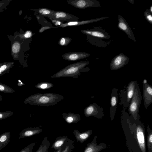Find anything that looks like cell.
I'll list each match as a JSON object with an SVG mask.
<instances>
[{
	"mask_svg": "<svg viewBox=\"0 0 152 152\" xmlns=\"http://www.w3.org/2000/svg\"><path fill=\"white\" fill-rule=\"evenodd\" d=\"M88 61H81L69 65L60 70L51 76V78H58L64 77H70L73 78H77L81 75V72H87L90 69L85 68L89 64Z\"/></svg>",
	"mask_w": 152,
	"mask_h": 152,
	"instance_id": "6da1fadb",
	"label": "cell"
},
{
	"mask_svg": "<svg viewBox=\"0 0 152 152\" xmlns=\"http://www.w3.org/2000/svg\"><path fill=\"white\" fill-rule=\"evenodd\" d=\"M64 96L53 93L36 94L32 96V103L38 106H50L54 105L64 99Z\"/></svg>",
	"mask_w": 152,
	"mask_h": 152,
	"instance_id": "7a4b0ae2",
	"label": "cell"
},
{
	"mask_svg": "<svg viewBox=\"0 0 152 152\" xmlns=\"http://www.w3.org/2000/svg\"><path fill=\"white\" fill-rule=\"evenodd\" d=\"M138 85L137 81H131L125 88L120 91L119 95L120 100L119 105L122 106L125 109L129 107L134 89Z\"/></svg>",
	"mask_w": 152,
	"mask_h": 152,
	"instance_id": "3957f363",
	"label": "cell"
},
{
	"mask_svg": "<svg viewBox=\"0 0 152 152\" xmlns=\"http://www.w3.org/2000/svg\"><path fill=\"white\" fill-rule=\"evenodd\" d=\"M142 99V96L138 85L134 89L133 96L128 107L129 116L135 120L139 118V110Z\"/></svg>",
	"mask_w": 152,
	"mask_h": 152,
	"instance_id": "277c9868",
	"label": "cell"
},
{
	"mask_svg": "<svg viewBox=\"0 0 152 152\" xmlns=\"http://www.w3.org/2000/svg\"><path fill=\"white\" fill-rule=\"evenodd\" d=\"M129 119L136 132L138 143L142 152H146L144 125L140 120L139 118L135 120L129 116Z\"/></svg>",
	"mask_w": 152,
	"mask_h": 152,
	"instance_id": "5b68a950",
	"label": "cell"
},
{
	"mask_svg": "<svg viewBox=\"0 0 152 152\" xmlns=\"http://www.w3.org/2000/svg\"><path fill=\"white\" fill-rule=\"evenodd\" d=\"M84 113L87 117L92 116L98 119H101L104 116L103 109L96 103L91 104L86 107Z\"/></svg>",
	"mask_w": 152,
	"mask_h": 152,
	"instance_id": "8992f818",
	"label": "cell"
},
{
	"mask_svg": "<svg viewBox=\"0 0 152 152\" xmlns=\"http://www.w3.org/2000/svg\"><path fill=\"white\" fill-rule=\"evenodd\" d=\"M129 58L123 53H121L114 57L111 60L110 64L111 70L120 69L127 64Z\"/></svg>",
	"mask_w": 152,
	"mask_h": 152,
	"instance_id": "52a82bcc",
	"label": "cell"
},
{
	"mask_svg": "<svg viewBox=\"0 0 152 152\" xmlns=\"http://www.w3.org/2000/svg\"><path fill=\"white\" fill-rule=\"evenodd\" d=\"M69 1L68 3L80 9L98 7L101 6L100 2L97 0H78Z\"/></svg>",
	"mask_w": 152,
	"mask_h": 152,
	"instance_id": "ba28073f",
	"label": "cell"
},
{
	"mask_svg": "<svg viewBox=\"0 0 152 152\" xmlns=\"http://www.w3.org/2000/svg\"><path fill=\"white\" fill-rule=\"evenodd\" d=\"M118 27L119 29L124 32L129 38L136 42V39L131 28L124 18L119 15Z\"/></svg>",
	"mask_w": 152,
	"mask_h": 152,
	"instance_id": "9c48e42d",
	"label": "cell"
},
{
	"mask_svg": "<svg viewBox=\"0 0 152 152\" xmlns=\"http://www.w3.org/2000/svg\"><path fill=\"white\" fill-rule=\"evenodd\" d=\"M81 31L84 34L88 36L100 39L110 38V35L105 31L101 28H95L92 29L82 30Z\"/></svg>",
	"mask_w": 152,
	"mask_h": 152,
	"instance_id": "30bf717a",
	"label": "cell"
},
{
	"mask_svg": "<svg viewBox=\"0 0 152 152\" xmlns=\"http://www.w3.org/2000/svg\"><path fill=\"white\" fill-rule=\"evenodd\" d=\"M118 89L114 88L112 89L110 97V117L111 121L113 120L116 111L118 101Z\"/></svg>",
	"mask_w": 152,
	"mask_h": 152,
	"instance_id": "8fae6325",
	"label": "cell"
},
{
	"mask_svg": "<svg viewBox=\"0 0 152 152\" xmlns=\"http://www.w3.org/2000/svg\"><path fill=\"white\" fill-rule=\"evenodd\" d=\"M143 95L144 105L147 109L152 103V87L148 83L143 84Z\"/></svg>",
	"mask_w": 152,
	"mask_h": 152,
	"instance_id": "7c38bea8",
	"label": "cell"
},
{
	"mask_svg": "<svg viewBox=\"0 0 152 152\" xmlns=\"http://www.w3.org/2000/svg\"><path fill=\"white\" fill-rule=\"evenodd\" d=\"M90 54L85 52H73L65 53L62 56L63 59L69 61H75L86 58Z\"/></svg>",
	"mask_w": 152,
	"mask_h": 152,
	"instance_id": "4fadbf2b",
	"label": "cell"
},
{
	"mask_svg": "<svg viewBox=\"0 0 152 152\" xmlns=\"http://www.w3.org/2000/svg\"><path fill=\"white\" fill-rule=\"evenodd\" d=\"M42 132L39 127H30L23 130L19 134V139L28 137L38 134Z\"/></svg>",
	"mask_w": 152,
	"mask_h": 152,
	"instance_id": "5bb4252c",
	"label": "cell"
},
{
	"mask_svg": "<svg viewBox=\"0 0 152 152\" xmlns=\"http://www.w3.org/2000/svg\"><path fill=\"white\" fill-rule=\"evenodd\" d=\"M96 138V136H94L93 140L87 145L83 152H99L106 148V145L103 143L97 145Z\"/></svg>",
	"mask_w": 152,
	"mask_h": 152,
	"instance_id": "9a60e30c",
	"label": "cell"
},
{
	"mask_svg": "<svg viewBox=\"0 0 152 152\" xmlns=\"http://www.w3.org/2000/svg\"><path fill=\"white\" fill-rule=\"evenodd\" d=\"M109 18V17L106 16L100 17L88 20H84L81 21H70L67 23L62 24L58 27H64L68 26H79L87 24L90 23L95 22L99 21L101 20Z\"/></svg>",
	"mask_w": 152,
	"mask_h": 152,
	"instance_id": "2e32d148",
	"label": "cell"
},
{
	"mask_svg": "<svg viewBox=\"0 0 152 152\" xmlns=\"http://www.w3.org/2000/svg\"><path fill=\"white\" fill-rule=\"evenodd\" d=\"M73 133L76 138L77 142L82 143L89 137L92 134V130H89L80 133L78 130H74Z\"/></svg>",
	"mask_w": 152,
	"mask_h": 152,
	"instance_id": "e0dca14e",
	"label": "cell"
},
{
	"mask_svg": "<svg viewBox=\"0 0 152 152\" xmlns=\"http://www.w3.org/2000/svg\"><path fill=\"white\" fill-rule=\"evenodd\" d=\"M51 18L58 20H67L71 19L77 20L78 18L71 14L60 11H54Z\"/></svg>",
	"mask_w": 152,
	"mask_h": 152,
	"instance_id": "ac0fdd59",
	"label": "cell"
},
{
	"mask_svg": "<svg viewBox=\"0 0 152 152\" xmlns=\"http://www.w3.org/2000/svg\"><path fill=\"white\" fill-rule=\"evenodd\" d=\"M62 115L65 120L69 124L77 123L81 119L80 115L72 113H63Z\"/></svg>",
	"mask_w": 152,
	"mask_h": 152,
	"instance_id": "d6986e66",
	"label": "cell"
},
{
	"mask_svg": "<svg viewBox=\"0 0 152 152\" xmlns=\"http://www.w3.org/2000/svg\"><path fill=\"white\" fill-rule=\"evenodd\" d=\"M67 136L59 137H57L52 144L51 148L55 151L61 148L68 138Z\"/></svg>",
	"mask_w": 152,
	"mask_h": 152,
	"instance_id": "ffe728a7",
	"label": "cell"
},
{
	"mask_svg": "<svg viewBox=\"0 0 152 152\" xmlns=\"http://www.w3.org/2000/svg\"><path fill=\"white\" fill-rule=\"evenodd\" d=\"M11 137L10 132H7L0 135V151L7 145L10 142Z\"/></svg>",
	"mask_w": 152,
	"mask_h": 152,
	"instance_id": "44dd1931",
	"label": "cell"
},
{
	"mask_svg": "<svg viewBox=\"0 0 152 152\" xmlns=\"http://www.w3.org/2000/svg\"><path fill=\"white\" fill-rule=\"evenodd\" d=\"M74 142V141L68 138L61 147V152H72L73 150L75 148Z\"/></svg>",
	"mask_w": 152,
	"mask_h": 152,
	"instance_id": "7402d4cb",
	"label": "cell"
},
{
	"mask_svg": "<svg viewBox=\"0 0 152 152\" xmlns=\"http://www.w3.org/2000/svg\"><path fill=\"white\" fill-rule=\"evenodd\" d=\"M21 49V44L18 41H15L11 46V55L13 57H17L19 56Z\"/></svg>",
	"mask_w": 152,
	"mask_h": 152,
	"instance_id": "603a6c76",
	"label": "cell"
},
{
	"mask_svg": "<svg viewBox=\"0 0 152 152\" xmlns=\"http://www.w3.org/2000/svg\"><path fill=\"white\" fill-rule=\"evenodd\" d=\"M50 142L47 137H45L41 144L35 152H48L50 145Z\"/></svg>",
	"mask_w": 152,
	"mask_h": 152,
	"instance_id": "cb8c5ba5",
	"label": "cell"
},
{
	"mask_svg": "<svg viewBox=\"0 0 152 152\" xmlns=\"http://www.w3.org/2000/svg\"><path fill=\"white\" fill-rule=\"evenodd\" d=\"M148 132L147 144L149 152H152V131L148 125L147 127Z\"/></svg>",
	"mask_w": 152,
	"mask_h": 152,
	"instance_id": "d4e9b609",
	"label": "cell"
},
{
	"mask_svg": "<svg viewBox=\"0 0 152 152\" xmlns=\"http://www.w3.org/2000/svg\"><path fill=\"white\" fill-rule=\"evenodd\" d=\"M53 86V84L52 83L47 82H41L37 84L35 87L39 89H47Z\"/></svg>",
	"mask_w": 152,
	"mask_h": 152,
	"instance_id": "484cf974",
	"label": "cell"
},
{
	"mask_svg": "<svg viewBox=\"0 0 152 152\" xmlns=\"http://www.w3.org/2000/svg\"><path fill=\"white\" fill-rule=\"evenodd\" d=\"M54 12L53 10L44 8L39 9L38 10V12L41 15L51 18Z\"/></svg>",
	"mask_w": 152,
	"mask_h": 152,
	"instance_id": "4316f807",
	"label": "cell"
},
{
	"mask_svg": "<svg viewBox=\"0 0 152 152\" xmlns=\"http://www.w3.org/2000/svg\"><path fill=\"white\" fill-rule=\"evenodd\" d=\"M36 144V142L31 143L24 148L20 150L19 152H32L34 147Z\"/></svg>",
	"mask_w": 152,
	"mask_h": 152,
	"instance_id": "83f0119b",
	"label": "cell"
},
{
	"mask_svg": "<svg viewBox=\"0 0 152 152\" xmlns=\"http://www.w3.org/2000/svg\"><path fill=\"white\" fill-rule=\"evenodd\" d=\"M144 15L147 21L149 23L152 24V14L149 10L147 9L144 12Z\"/></svg>",
	"mask_w": 152,
	"mask_h": 152,
	"instance_id": "f1b7e54d",
	"label": "cell"
},
{
	"mask_svg": "<svg viewBox=\"0 0 152 152\" xmlns=\"http://www.w3.org/2000/svg\"><path fill=\"white\" fill-rule=\"evenodd\" d=\"M69 38L62 37L59 41V43L61 46H65L67 45L71 41Z\"/></svg>",
	"mask_w": 152,
	"mask_h": 152,
	"instance_id": "f546056e",
	"label": "cell"
},
{
	"mask_svg": "<svg viewBox=\"0 0 152 152\" xmlns=\"http://www.w3.org/2000/svg\"><path fill=\"white\" fill-rule=\"evenodd\" d=\"M10 1L11 0H3L0 1V12L6 8Z\"/></svg>",
	"mask_w": 152,
	"mask_h": 152,
	"instance_id": "4dcf8cb0",
	"label": "cell"
},
{
	"mask_svg": "<svg viewBox=\"0 0 152 152\" xmlns=\"http://www.w3.org/2000/svg\"><path fill=\"white\" fill-rule=\"evenodd\" d=\"M32 36V33L29 31H27L24 34H22L21 36H20L23 38H28L31 37Z\"/></svg>",
	"mask_w": 152,
	"mask_h": 152,
	"instance_id": "1f68e13d",
	"label": "cell"
},
{
	"mask_svg": "<svg viewBox=\"0 0 152 152\" xmlns=\"http://www.w3.org/2000/svg\"><path fill=\"white\" fill-rule=\"evenodd\" d=\"M51 28L49 26H44L42 27L41 28H40L39 30V32H42L44 31Z\"/></svg>",
	"mask_w": 152,
	"mask_h": 152,
	"instance_id": "d6a6232c",
	"label": "cell"
},
{
	"mask_svg": "<svg viewBox=\"0 0 152 152\" xmlns=\"http://www.w3.org/2000/svg\"><path fill=\"white\" fill-rule=\"evenodd\" d=\"M7 68V66L5 64L2 65L0 67V72H1L5 70Z\"/></svg>",
	"mask_w": 152,
	"mask_h": 152,
	"instance_id": "836d02e7",
	"label": "cell"
},
{
	"mask_svg": "<svg viewBox=\"0 0 152 152\" xmlns=\"http://www.w3.org/2000/svg\"><path fill=\"white\" fill-rule=\"evenodd\" d=\"M4 89V87L1 85H0V90L3 91Z\"/></svg>",
	"mask_w": 152,
	"mask_h": 152,
	"instance_id": "e575fe53",
	"label": "cell"
},
{
	"mask_svg": "<svg viewBox=\"0 0 152 152\" xmlns=\"http://www.w3.org/2000/svg\"><path fill=\"white\" fill-rule=\"evenodd\" d=\"M61 147L58 150L56 151H53V152H61Z\"/></svg>",
	"mask_w": 152,
	"mask_h": 152,
	"instance_id": "d590c367",
	"label": "cell"
},
{
	"mask_svg": "<svg viewBox=\"0 0 152 152\" xmlns=\"http://www.w3.org/2000/svg\"><path fill=\"white\" fill-rule=\"evenodd\" d=\"M150 11L151 13L152 14V6H151L150 7V10H149Z\"/></svg>",
	"mask_w": 152,
	"mask_h": 152,
	"instance_id": "8d00e7d4",
	"label": "cell"
},
{
	"mask_svg": "<svg viewBox=\"0 0 152 152\" xmlns=\"http://www.w3.org/2000/svg\"><path fill=\"white\" fill-rule=\"evenodd\" d=\"M128 1L131 3L132 4H133L134 3V1L132 0H128Z\"/></svg>",
	"mask_w": 152,
	"mask_h": 152,
	"instance_id": "74e56055",
	"label": "cell"
},
{
	"mask_svg": "<svg viewBox=\"0 0 152 152\" xmlns=\"http://www.w3.org/2000/svg\"><path fill=\"white\" fill-rule=\"evenodd\" d=\"M147 82V80L145 79L143 81V84H145Z\"/></svg>",
	"mask_w": 152,
	"mask_h": 152,
	"instance_id": "f35d334b",
	"label": "cell"
},
{
	"mask_svg": "<svg viewBox=\"0 0 152 152\" xmlns=\"http://www.w3.org/2000/svg\"><path fill=\"white\" fill-rule=\"evenodd\" d=\"M2 115L1 114H0V118H2Z\"/></svg>",
	"mask_w": 152,
	"mask_h": 152,
	"instance_id": "ab89813d",
	"label": "cell"
}]
</instances>
